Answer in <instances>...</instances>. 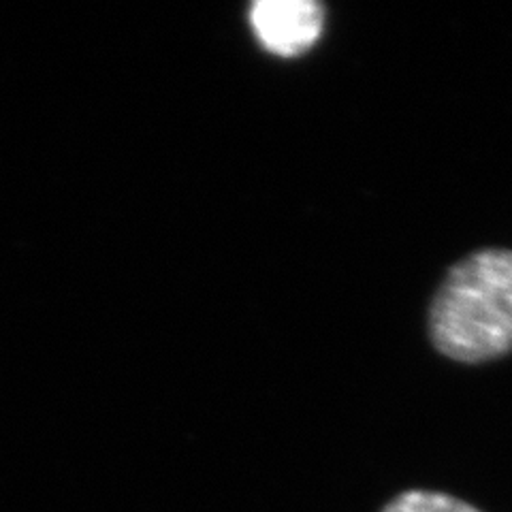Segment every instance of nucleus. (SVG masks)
Returning a JSON list of instances; mask_svg holds the SVG:
<instances>
[{
  "label": "nucleus",
  "instance_id": "f257e3e1",
  "mask_svg": "<svg viewBox=\"0 0 512 512\" xmlns=\"http://www.w3.org/2000/svg\"><path fill=\"white\" fill-rule=\"evenodd\" d=\"M444 357L485 363L512 352V250H478L448 269L429 308Z\"/></svg>",
  "mask_w": 512,
  "mask_h": 512
},
{
  "label": "nucleus",
  "instance_id": "f03ea898",
  "mask_svg": "<svg viewBox=\"0 0 512 512\" xmlns=\"http://www.w3.org/2000/svg\"><path fill=\"white\" fill-rule=\"evenodd\" d=\"M250 26L267 52L301 56L323 35L325 7L316 0H259L250 9Z\"/></svg>",
  "mask_w": 512,
  "mask_h": 512
},
{
  "label": "nucleus",
  "instance_id": "7ed1b4c3",
  "mask_svg": "<svg viewBox=\"0 0 512 512\" xmlns=\"http://www.w3.org/2000/svg\"><path fill=\"white\" fill-rule=\"evenodd\" d=\"M382 512H480L472 504L438 491H406L397 495Z\"/></svg>",
  "mask_w": 512,
  "mask_h": 512
}]
</instances>
